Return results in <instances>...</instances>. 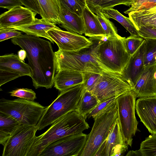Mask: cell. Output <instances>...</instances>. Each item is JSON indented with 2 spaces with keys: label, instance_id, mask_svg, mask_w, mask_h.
I'll list each match as a JSON object with an SVG mask.
<instances>
[{
  "label": "cell",
  "instance_id": "1",
  "mask_svg": "<svg viewBox=\"0 0 156 156\" xmlns=\"http://www.w3.org/2000/svg\"><path fill=\"white\" fill-rule=\"evenodd\" d=\"M11 41L26 51L35 88H51L54 84L56 69V57L51 42L26 34L13 37Z\"/></svg>",
  "mask_w": 156,
  "mask_h": 156
},
{
  "label": "cell",
  "instance_id": "2",
  "mask_svg": "<svg viewBox=\"0 0 156 156\" xmlns=\"http://www.w3.org/2000/svg\"><path fill=\"white\" fill-rule=\"evenodd\" d=\"M103 38L93 37V43L91 45L77 51L58 49L55 52L56 63V72L66 69L101 74L105 71L115 74L105 67L99 60L98 48Z\"/></svg>",
  "mask_w": 156,
  "mask_h": 156
},
{
  "label": "cell",
  "instance_id": "3",
  "mask_svg": "<svg viewBox=\"0 0 156 156\" xmlns=\"http://www.w3.org/2000/svg\"><path fill=\"white\" fill-rule=\"evenodd\" d=\"M86 119L77 110L60 117L44 133L36 136L27 156H39L46 147L55 140L67 136L83 133L89 128Z\"/></svg>",
  "mask_w": 156,
  "mask_h": 156
},
{
  "label": "cell",
  "instance_id": "4",
  "mask_svg": "<svg viewBox=\"0 0 156 156\" xmlns=\"http://www.w3.org/2000/svg\"><path fill=\"white\" fill-rule=\"evenodd\" d=\"M84 83L61 92L57 98L45 110L36 126L41 130L53 124L57 119L73 111L77 110L85 89Z\"/></svg>",
  "mask_w": 156,
  "mask_h": 156
},
{
  "label": "cell",
  "instance_id": "5",
  "mask_svg": "<svg viewBox=\"0 0 156 156\" xmlns=\"http://www.w3.org/2000/svg\"><path fill=\"white\" fill-rule=\"evenodd\" d=\"M124 38L104 37L98 48L99 58L103 65L110 72L121 76L131 56L124 46Z\"/></svg>",
  "mask_w": 156,
  "mask_h": 156
},
{
  "label": "cell",
  "instance_id": "6",
  "mask_svg": "<svg viewBox=\"0 0 156 156\" xmlns=\"http://www.w3.org/2000/svg\"><path fill=\"white\" fill-rule=\"evenodd\" d=\"M117 118L116 101L112 105L94 119L92 129L87 135L86 143L79 156H95L99 147L107 138Z\"/></svg>",
  "mask_w": 156,
  "mask_h": 156
},
{
  "label": "cell",
  "instance_id": "7",
  "mask_svg": "<svg viewBox=\"0 0 156 156\" xmlns=\"http://www.w3.org/2000/svg\"><path fill=\"white\" fill-rule=\"evenodd\" d=\"M37 102L18 98L0 100V112L15 118L20 125L36 126L45 108Z\"/></svg>",
  "mask_w": 156,
  "mask_h": 156
},
{
  "label": "cell",
  "instance_id": "8",
  "mask_svg": "<svg viewBox=\"0 0 156 156\" xmlns=\"http://www.w3.org/2000/svg\"><path fill=\"white\" fill-rule=\"evenodd\" d=\"M136 96L133 90L122 94L116 99L118 118L125 141L130 147L138 122L135 115Z\"/></svg>",
  "mask_w": 156,
  "mask_h": 156
},
{
  "label": "cell",
  "instance_id": "9",
  "mask_svg": "<svg viewBox=\"0 0 156 156\" xmlns=\"http://www.w3.org/2000/svg\"><path fill=\"white\" fill-rule=\"evenodd\" d=\"M37 130L36 126L20 125L3 146L2 156H27Z\"/></svg>",
  "mask_w": 156,
  "mask_h": 156
},
{
  "label": "cell",
  "instance_id": "10",
  "mask_svg": "<svg viewBox=\"0 0 156 156\" xmlns=\"http://www.w3.org/2000/svg\"><path fill=\"white\" fill-rule=\"evenodd\" d=\"M132 90L133 87L121 76L104 71L90 92L99 103L108 98L119 96Z\"/></svg>",
  "mask_w": 156,
  "mask_h": 156
},
{
  "label": "cell",
  "instance_id": "11",
  "mask_svg": "<svg viewBox=\"0 0 156 156\" xmlns=\"http://www.w3.org/2000/svg\"><path fill=\"white\" fill-rule=\"evenodd\" d=\"M87 137V135L81 133L62 137L48 145L39 156H78Z\"/></svg>",
  "mask_w": 156,
  "mask_h": 156
},
{
  "label": "cell",
  "instance_id": "12",
  "mask_svg": "<svg viewBox=\"0 0 156 156\" xmlns=\"http://www.w3.org/2000/svg\"><path fill=\"white\" fill-rule=\"evenodd\" d=\"M32 75L28 64L12 53L0 56V87L18 77Z\"/></svg>",
  "mask_w": 156,
  "mask_h": 156
},
{
  "label": "cell",
  "instance_id": "13",
  "mask_svg": "<svg viewBox=\"0 0 156 156\" xmlns=\"http://www.w3.org/2000/svg\"><path fill=\"white\" fill-rule=\"evenodd\" d=\"M47 33L57 44L58 49L62 51H77L88 47L93 43V37L87 39L82 35L60 28L51 30Z\"/></svg>",
  "mask_w": 156,
  "mask_h": 156
},
{
  "label": "cell",
  "instance_id": "14",
  "mask_svg": "<svg viewBox=\"0 0 156 156\" xmlns=\"http://www.w3.org/2000/svg\"><path fill=\"white\" fill-rule=\"evenodd\" d=\"M128 146L122 136L117 118L107 138L99 147L95 156H123L127 150Z\"/></svg>",
  "mask_w": 156,
  "mask_h": 156
},
{
  "label": "cell",
  "instance_id": "15",
  "mask_svg": "<svg viewBox=\"0 0 156 156\" xmlns=\"http://www.w3.org/2000/svg\"><path fill=\"white\" fill-rule=\"evenodd\" d=\"M136 110L149 132L156 134V96L140 98L136 101Z\"/></svg>",
  "mask_w": 156,
  "mask_h": 156
},
{
  "label": "cell",
  "instance_id": "16",
  "mask_svg": "<svg viewBox=\"0 0 156 156\" xmlns=\"http://www.w3.org/2000/svg\"><path fill=\"white\" fill-rule=\"evenodd\" d=\"M37 14L22 5L16 6L0 15V28L27 25L33 22Z\"/></svg>",
  "mask_w": 156,
  "mask_h": 156
},
{
  "label": "cell",
  "instance_id": "17",
  "mask_svg": "<svg viewBox=\"0 0 156 156\" xmlns=\"http://www.w3.org/2000/svg\"><path fill=\"white\" fill-rule=\"evenodd\" d=\"M156 62L145 66L133 87L137 98L156 96Z\"/></svg>",
  "mask_w": 156,
  "mask_h": 156
},
{
  "label": "cell",
  "instance_id": "18",
  "mask_svg": "<svg viewBox=\"0 0 156 156\" xmlns=\"http://www.w3.org/2000/svg\"><path fill=\"white\" fill-rule=\"evenodd\" d=\"M145 43L144 40L136 51L131 56L129 61L121 75L122 78L133 87L145 67L144 58Z\"/></svg>",
  "mask_w": 156,
  "mask_h": 156
},
{
  "label": "cell",
  "instance_id": "19",
  "mask_svg": "<svg viewBox=\"0 0 156 156\" xmlns=\"http://www.w3.org/2000/svg\"><path fill=\"white\" fill-rule=\"evenodd\" d=\"M9 27L21 31L28 35L46 38L53 44L54 42L49 36L47 32L52 29L60 28L54 23L49 22L42 18H36L33 22L27 25L12 26Z\"/></svg>",
  "mask_w": 156,
  "mask_h": 156
},
{
  "label": "cell",
  "instance_id": "20",
  "mask_svg": "<svg viewBox=\"0 0 156 156\" xmlns=\"http://www.w3.org/2000/svg\"><path fill=\"white\" fill-rule=\"evenodd\" d=\"M58 20L59 26L67 31L80 35L84 34L82 16H78L62 6H60Z\"/></svg>",
  "mask_w": 156,
  "mask_h": 156
},
{
  "label": "cell",
  "instance_id": "21",
  "mask_svg": "<svg viewBox=\"0 0 156 156\" xmlns=\"http://www.w3.org/2000/svg\"><path fill=\"white\" fill-rule=\"evenodd\" d=\"M83 72L66 69L56 72L54 81V87L60 92L69 88L83 83Z\"/></svg>",
  "mask_w": 156,
  "mask_h": 156
},
{
  "label": "cell",
  "instance_id": "22",
  "mask_svg": "<svg viewBox=\"0 0 156 156\" xmlns=\"http://www.w3.org/2000/svg\"><path fill=\"white\" fill-rule=\"evenodd\" d=\"M82 17L84 26V34L89 37H106L105 32L97 15L92 12L87 5L83 9Z\"/></svg>",
  "mask_w": 156,
  "mask_h": 156
},
{
  "label": "cell",
  "instance_id": "23",
  "mask_svg": "<svg viewBox=\"0 0 156 156\" xmlns=\"http://www.w3.org/2000/svg\"><path fill=\"white\" fill-rule=\"evenodd\" d=\"M41 9L40 16L46 21L59 25L60 6L58 0H37Z\"/></svg>",
  "mask_w": 156,
  "mask_h": 156
},
{
  "label": "cell",
  "instance_id": "24",
  "mask_svg": "<svg viewBox=\"0 0 156 156\" xmlns=\"http://www.w3.org/2000/svg\"><path fill=\"white\" fill-rule=\"evenodd\" d=\"M108 19H113L120 23L131 35L140 36L138 31L129 17H127L113 8L103 9L101 11Z\"/></svg>",
  "mask_w": 156,
  "mask_h": 156
},
{
  "label": "cell",
  "instance_id": "25",
  "mask_svg": "<svg viewBox=\"0 0 156 156\" xmlns=\"http://www.w3.org/2000/svg\"><path fill=\"white\" fill-rule=\"evenodd\" d=\"M99 103L97 98L85 88L79 102L77 111L86 119L87 115Z\"/></svg>",
  "mask_w": 156,
  "mask_h": 156
},
{
  "label": "cell",
  "instance_id": "26",
  "mask_svg": "<svg viewBox=\"0 0 156 156\" xmlns=\"http://www.w3.org/2000/svg\"><path fill=\"white\" fill-rule=\"evenodd\" d=\"M128 14L136 29L137 27L142 25L156 29V13L142 14L132 12Z\"/></svg>",
  "mask_w": 156,
  "mask_h": 156
},
{
  "label": "cell",
  "instance_id": "27",
  "mask_svg": "<svg viewBox=\"0 0 156 156\" xmlns=\"http://www.w3.org/2000/svg\"><path fill=\"white\" fill-rule=\"evenodd\" d=\"M144 66L156 62V39L145 38Z\"/></svg>",
  "mask_w": 156,
  "mask_h": 156
},
{
  "label": "cell",
  "instance_id": "28",
  "mask_svg": "<svg viewBox=\"0 0 156 156\" xmlns=\"http://www.w3.org/2000/svg\"><path fill=\"white\" fill-rule=\"evenodd\" d=\"M20 124L13 117L0 112V131L11 134Z\"/></svg>",
  "mask_w": 156,
  "mask_h": 156
},
{
  "label": "cell",
  "instance_id": "29",
  "mask_svg": "<svg viewBox=\"0 0 156 156\" xmlns=\"http://www.w3.org/2000/svg\"><path fill=\"white\" fill-rule=\"evenodd\" d=\"M96 14L105 32L107 37H121L118 34L117 28L113 23L101 11H98Z\"/></svg>",
  "mask_w": 156,
  "mask_h": 156
},
{
  "label": "cell",
  "instance_id": "30",
  "mask_svg": "<svg viewBox=\"0 0 156 156\" xmlns=\"http://www.w3.org/2000/svg\"><path fill=\"white\" fill-rule=\"evenodd\" d=\"M139 149L143 156H156V134H152L143 141Z\"/></svg>",
  "mask_w": 156,
  "mask_h": 156
},
{
  "label": "cell",
  "instance_id": "31",
  "mask_svg": "<svg viewBox=\"0 0 156 156\" xmlns=\"http://www.w3.org/2000/svg\"><path fill=\"white\" fill-rule=\"evenodd\" d=\"M60 6L66 7L70 11L82 16L83 11L87 5L86 0H58Z\"/></svg>",
  "mask_w": 156,
  "mask_h": 156
},
{
  "label": "cell",
  "instance_id": "32",
  "mask_svg": "<svg viewBox=\"0 0 156 156\" xmlns=\"http://www.w3.org/2000/svg\"><path fill=\"white\" fill-rule=\"evenodd\" d=\"M144 40L143 38L139 36L131 35L123 39L126 49L131 56L138 50Z\"/></svg>",
  "mask_w": 156,
  "mask_h": 156
},
{
  "label": "cell",
  "instance_id": "33",
  "mask_svg": "<svg viewBox=\"0 0 156 156\" xmlns=\"http://www.w3.org/2000/svg\"><path fill=\"white\" fill-rule=\"evenodd\" d=\"M118 96H113L106 98L100 102L86 116L94 119L98 115L112 105L116 101Z\"/></svg>",
  "mask_w": 156,
  "mask_h": 156
},
{
  "label": "cell",
  "instance_id": "34",
  "mask_svg": "<svg viewBox=\"0 0 156 156\" xmlns=\"http://www.w3.org/2000/svg\"><path fill=\"white\" fill-rule=\"evenodd\" d=\"M132 4L130 8L124 12L128 14L134 12L151 8L156 5V0H132Z\"/></svg>",
  "mask_w": 156,
  "mask_h": 156
},
{
  "label": "cell",
  "instance_id": "35",
  "mask_svg": "<svg viewBox=\"0 0 156 156\" xmlns=\"http://www.w3.org/2000/svg\"><path fill=\"white\" fill-rule=\"evenodd\" d=\"M10 96L20 98L34 101L37 98L35 92L32 89L27 88H20L9 92Z\"/></svg>",
  "mask_w": 156,
  "mask_h": 156
},
{
  "label": "cell",
  "instance_id": "36",
  "mask_svg": "<svg viewBox=\"0 0 156 156\" xmlns=\"http://www.w3.org/2000/svg\"><path fill=\"white\" fill-rule=\"evenodd\" d=\"M83 73L85 88L87 90L91 92L100 77L101 74L90 72H85Z\"/></svg>",
  "mask_w": 156,
  "mask_h": 156
},
{
  "label": "cell",
  "instance_id": "37",
  "mask_svg": "<svg viewBox=\"0 0 156 156\" xmlns=\"http://www.w3.org/2000/svg\"><path fill=\"white\" fill-rule=\"evenodd\" d=\"M132 4V0H101L97 12L98 11H101L103 9L113 8L115 6L120 5L130 6Z\"/></svg>",
  "mask_w": 156,
  "mask_h": 156
},
{
  "label": "cell",
  "instance_id": "38",
  "mask_svg": "<svg viewBox=\"0 0 156 156\" xmlns=\"http://www.w3.org/2000/svg\"><path fill=\"white\" fill-rule=\"evenodd\" d=\"M21 32L15 29L7 27L0 28V41H2L7 39L20 36Z\"/></svg>",
  "mask_w": 156,
  "mask_h": 156
},
{
  "label": "cell",
  "instance_id": "39",
  "mask_svg": "<svg viewBox=\"0 0 156 156\" xmlns=\"http://www.w3.org/2000/svg\"><path fill=\"white\" fill-rule=\"evenodd\" d=\"M23 5L34 12L41 14V9L37 0H19Z\"/></svg>",
  "mask_w": 156,
  "mask_h": 156
},
{
  "label": "cell",
  "instance_id": "40",
  "mask_svg": "<svg viewBox=\"0 0 156 156\" xmlns=\"http://www.w3.org/2000/svg\"><path fill=\"white\" fill-rule=\"evenodd\" d=\"M20 5H23L19 0H0V7L8 10Z\"/></svg>",
  "mask_w": 156,
  "mask_h": 156
},
{
  "label": "cell",
  "instance_id": "41",
  "mask_svg": "<svg viewBox=\"0 0 156 156\" xmlns=\"http://www.w3.org/2000/svg\"><path fill=\"white\" fill-rule=\"evenodd\" d=\"M101 1V0H91L87 5L90 10L96 14Z\"/></svg>",
  "mask_w": 156,
  "mask_h": 156
},
{
  "label": "cell",
  "instance_id": "42",
  "mask_svg": "<svg viewBox=\"0 0 156 156\" xmlns=\"http://www.w3.org/2000/svg\"><path fill=\"white\" fill-rule=\"evenodd\" d=\"M134 12L142 14H151L156 13V5L149 9Z\"/></svg>",
  "mask_w": 156,
  "mask_h": 156
},
{
  "label": "cell",
  "instance_id": "43",
  "mask_svg": "<svg viewBox=\"0 0 156 156\" xmlns=\"http://www.w3.org/2000/svg\"><path fill=\"white\" fill-rule=\"evenodd\" d=\"M10 135L9 134L0 131V144L4 146Z\"/></svg>",
  "mask_w": 156,
  "mask_h": 156
},
{
  "label": "cell",
  "instance_id": "44",
  "mask_svg": "<svg viewBox=\"0 0 156 156\" xmlns=\"http://www.w3.org/2000/svg\"><path fill=\"white\" fill-rule=\"evenodd\" d=\"M18 55L20 59L23 61H24V59L27 56L26 51L23 49H21L18 51Z\"/></svg>",
  "mask_w": 156,
  "mask_h": 156
},
{
  "label": "cell",
  "instance_id": "45",
  "mask_svg": "<svg viewBox=\"0 0 156 156\" xmlns=\"http://www.w3.org/2000/svg\"><path fill=\"white\" fill-rule=\"evenodd\" d=\"M126 156H143L142 154L139 150H136V151H129L126 155Z\"/></svg>",
  "mask_w": 156,
  "mask_h": 156
},
{
  "label": "cell",
  "instance_id": "46",
  "mask_svg": "<svg viewBox=\"0 0 156 156\" xmlns=\"http://www.w3.org/2000/svg\"><path fill=\"white\" fill-rule=\"evenodd\" d=\"M90 0H86L87 4H88L89 3V2L90 1Z\"/></svg>",
  "mask_w": 156,
  "mask_h": 156
},
{
  "label": "cell",
  "instance_id": "47",
  "mask_svg": "<svg viewBox=\"0 0 156 156\" xmlns=\"http://www.w3.org/2000/svg\"><path fill=\"white\" fill-rule=\"evenodd\" d=\"M155 77L156 79V71L155 74Z\"/></svg>",
  "mask_w": 156,
  "mask_h": 156
}]
</instances>
